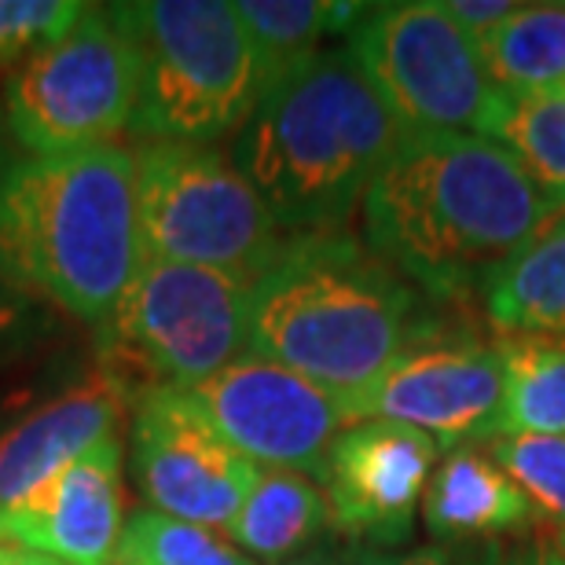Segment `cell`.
<instances>
[{
    "label": "cell",
    "mask_w": 565,
    "mask_h": 565,
    "mask_svg": "<svg viewBox=\"0 0 565 565\" xmlns=\"http://www.w3.org/2000/svg\"><path fill=\"white\" fill-rule=\"evenodd\" d=\"M0 565H55L41 555H30V551H19V547H8L0 544Z\"/></svg>",
    "instance_id": "obj_30"
},
{
    "label": "cell",
    "mask_w": 565,
    "mask_h": 565,
    "mask_svg": "<svg viewBox=\"0 0 565 565\" xmlns=\"http://www.w3.org/2000/svg\"><path fill=\"white\" fill-rule=\"evenodd\" d=\"M437 451L412 426L367 419L342 429L320 478L331 522L360 547L397 551L415 529Z\"/></svg>",
    "instance_id": "obj_13"
},
{
    "label": "cell",
    "mask_w": 565,
    "mask_h": 565,
    "mask_svg": "<svg viewBox=\"0 0 565 565\" xmlns=\"http://www.w3.org/2000/svg\"><path fill=\"white\" fill-rule=\"evenodd\" d=\"M11 331H15V301H11L4 290H0V345L8 342Z\"/></svg>",
    "instance_id": "obj_31"
},
{
    "label": "cell",
    "mask_w": 565,
    "mask_h": 565,
    "mask_svg": "<svg viewBox=\"0 0 565 565\" xmlns=\"http://www.w3.org/2000/svg\"><path fill=\"white\" fill-rule=\"evenodd\" d=\"M492 323L522 338H565V213L484 287Z\"/></svg>",
    "instance_id": "obj_18"
},
{
    "label": "cell",
    "mask_w": 565,
    "mask_h": 565,
    "mask_svg": "<svg viewBox=\"0 0 565 565\" xmlns=\"http://www.w3.org/2000/svg\"><path fill=\"white\" fill-rule=\"evenodd\" d=\"M360 213L367 250L429 298H456L489 287L562 210L489 137L404 132Z\"/></svg>",
    "instance_id": "obj_1"
},
{
    "label": "cell",
    "mask_w": 565,
    "mask_h": 565,
    "mask_svg": "<svg viewBox=\"0 0 565 565\" xmlns=\"http://www.w3.org/2000/svg\"><path fill=\"white\" fill-rule=\"evenodd\" d=\"M4 423H8V412H4V408H0V429H4Z\"/></svg>",
    "instance_id": "obj_33"
},
{
    "label": "cell",
    "mask_w": 565,
    "mask_h": 565,
    "mask_svg": "<svg viewBox=\"0 0 565 565\" xmlns=\"http://www.w3.org/2000/svg\"><path fill=\"white\" fill-rule=\"evenodd\" d=\"M492 82L507 93H544L565 82V4H522L478 38Z\"/></svg>",
    "instance_id": "obj_19"
},
{
    "label": "cell",
    "mask_w": 565,
    "mask_h": 565,
    "mask_svg": "<svg viewBox=\"0 0 565 565\" xmlns=\"http://www.w3.org/2000/svg\"><path fill=\"white\" fill-rule=\"evenodd\" d=\"M503 437H565V345L518 338L503 345Z\"/></svg>",
    "instance_id": "obj_22"
},
{
    "label": "cell",
    "mask_w": 565,
    "mask_h": 565,
    "mask_svg": "<svg viewBox=\"0 0 565 565\" xmlns=\"http://www.w3.org/2000/svg\"><path fill=\"white\" fill-rule=\"evenodd\" d=\"M423 518L437 544H492L533 522V503L489 451L462 445L429 473Z\"/></svg>",
    "instance_id": "obj_16"
},
{
    "label": "cell",
    "mask_w": 565,
    "mask_h": 565,
    "mask_svg": "<svg viewBox=\"0 0 565 565\" xmlns=\"http://www.w3.org/2000/svg\"><path fill=\"white\" fill-rule=\"evenodd\" d=\"M188 393L254 467L265 462L268 470H298L316 481L338 434L356 426L338 393L257 353H243Z\"/></svg>",
    "instance_id": "obj_10"
},
{
    "label": "cell",
    "mask_w": 565,
    "mask_h": 565,
    "mask_svg": "<svg viewBox=\"0 0 565 565\" xmlns=\"http://www.w3.org/2000/svg\"><path fill=\"white\" fill-rule=\"evenodd\" d=\"M445 8L462 30L473 33V38H481V33L503 26L514 11H522V4H514V0H448Z\"/></svg>",
    "instance_id": "obj_27"
},
{
    "label": "cell",
    "mask_w": 565,
    "mask_h": 565,
    "mask_svg": "<svg viewBox=\"0 0 565 565\" xmlns=\"http://www.w3.org/2000/svg\"><path fill=\"white\" fill-rule=\"evenodd\" d=\"M143 265L137 154L118 143L0 177V273L104 327Z\"/></svg>",
    "instance_id": "obj_4"
},
{
    "label": "cell",
    "mask_w": 565,
    "mask_h": 565,
    "mask_svg": "<svg viewBox=\"0 0 565 565\" xmlns=\"http://www.w3.org/2000/svg\"><path fill=\"white\" fill-rule=\"evenodd\" d=\"M558 93H562V96H565V82H562V85H558Z\"/></svg>",
    "instance_id": "obj_35"
},
{
    "label": "cell",
    "mask_w": 565,
    "mask_h": 565,
    "mask_svg": "<svg viewBox=\"0 0 565 565\" xmlns=\"http://www.w3.org/2000/svg\"><path fill=\"white\" fill-rule=\"evenodd\" d=\"M507 555L495 544H429L415 551H379L349 544V565H503Z\"/></svg>",
    "instance_id": "obj_26"
},
{
    "label": "cell",
    "mask_w": 565,
    "mask_h": 565,
    "mask_svg": "<svg viewBox=\"0 0 565 565\" xmlns=\"http://www.w3.org/2000/svg\"><path fill=\"white\" fill-rule=\"evenodd\" d=\"M279 565H349V547L338 551V547H312L305 555L290 558V562H279Z\"/></svg>",
    "instance_id": "obj_29"
},
{
    "label": "cell",
    "mask_w": 565,
    "mask_h": 565,
    "mask_svg": "<svg viewBox=\"0 0 565 565\" xmlns=\"http://www.w3.org/2000/svg\"><path fill=\"white\" fill-rule=\"evenodd\" d=\"M121 529L118 437L99 440L26 500L0 511V544L55 565H115Z\"/></svg>",
    "instance_id": "obj_14"
},
{
    "label": "cell",
    "mask_w": 565,
    "mask_h": 565,
    "mask_svg": "<svg viewBox=\"0 0 565 565\" xmlns=\"http://www.w3.org/2000/svg\"><path fill=\"white\" fill-rule=\"evenodd\" d=\"M115 565H257L232 540L180 518L140 511L121 529Z\"/></svg>",
    "instance_id": "obj_23"
},
{
    "label": "cell",
    "mask_w": 565,
    "mask_h": 565,
    "mask_svg": "<svg viewBox=\"0 0 565 565\" xmlns=\"http://www.w3.org/2000/svg\"><path fill=\"white\" fill-rule=\"evenodd\" d=\"M558 551H562V555H565V533L558 536Z\"/></svg>",
    "instance_id": "obj_34"
},
{
    "label": "cell",
    "mask_w": 565,
    "mask_h": 565,
    "mask_svg": "<svg viewBox=\"0 0 565 565\" xmlns=\"http://www.w3.org/2000/svg\"><path fill=\"white\" fill-rule=\"evenodd\" d=\"M503 565H565V555L558 547L551 544H540V540H533V544L518 547L511 558H507Z\"/></svg>",
    "instance_id": "obj_28"
},
{
    "label": "cell",
    "mask_w": 565,
    "mask_h": 565,
    "mask_svg": "<svg viewBox=\"0 0 565 565\" xmlns=\"http://www.w3.org/2000/svg\"><path fill=\"white\" fill-rule=\"evenodd\" d=\"M415 342L419 290L349 232L290 235L254 282L250 353L298 371L345 404Z\"/></svg>",
    "instance_id": "obj_3"
},
{
    "label": "cell",
    "mask_w": 565,
    "mask_h": 565,
    "mask_svg": "<svg viewBox=\"0 0 565 565\" xmlns=\"http://www.w3.org/2000/svg\"><path fill=\"white\" fill-rule=\"evenodd\" d=\"M140 55L115 4L88 8L11 74L4 121L33 158L107 147L132 126Z\"/></svg>",
    "instance_id": "obj_8"
},
{
    "label": "cell",
    "mask_w": 565,
    "mask_h": 565,
    "mask_svg": "<svg viewBox=\"0 0 565 565\" xmlns=\"http://www.w3.org/2000/svg\"><path fill=\"white\" fill-rule=\"evenodd\" d=\"M404 137L353 52H320L262 93L232 158L287 235L345 232Z\"/></svg>",
    "instance_id": "obj_2"
},
{
    "label": "cell",
    "mask_w": 565,
    "mask_h": 565,
    "mask_svg": "<svg viewBox=\"0 0 565 565\" xmlns=\"http://www.w3.org/2000/svg\"><path fill=\"white\" fill-rule=\"evenodd\" d=\"M327 522H331V511H327V495L316 478L265 467L257 470L250 495L224 533L246 558L279 565L312 551Z\"/></svg>",
    "instance_id": "obj_17"
},
{
    "label": "cell",
    "mask_w": 565,
    "mask_h": 565,
    "mask_svg": "<svg viewBox=\"0 0 565 565\" xmlns=\"http://www.w3.org/2000/svg\"><path fill=\"white\" fill-rule=\"evenodd\" d=\"M11 166H15V162H11L8 140H4V132H0V177H4V173H8V169H11Z\"/></svg>",
    "instance_id": "obj_32"
},
{
    "label": "cell",
    "mask_w": 565,
    "mask_h": 565,
    "mask_svg": "<svg viewBox=\"0 0 565 565\" xmlns=\"http://www.w3.org/2000/svg\"><path fill=\"white\" fill-rule=\"evenodd\" d=\"M137 401L118 375L99 364L55 397L33 404L22 419L0 429V511L82 459L99 440L115 437L126 404Z\"/></svg>",
    "instance_id": "obj_15"
},
{
    "label": "cell",
    "mask_w": 565,
    "mask_h": 565,
    "mask_svg": "<svg viewBox=\"0 0 565 565\" xmlns=\"http://www.w3.org/2000/svg\"><path fill=\"white\" fill-rule=\"evenodd\" d=\"M115 15L140 55V137L210 147L250 121L265 82L235 4L147 0L115 4Z\"/></svg>",
    "instance_id": "obj_5"
},
{
    "label": "cell",
    "mask_w": 565,
    "mask_h": 565,
    "mask_svg": "<svg viewBox=\"0 0 565 565\" xmlns=\"http://www.w3.org/2000/svg\"><path fill=\"white\" fill-rule=\"evenodd\" d=\"M257 470L243 459L188 390L158 386L137 401L132 473L158 514L202 529H228Z\"/></svg>",
    "instance_id": "obj_11"
},
{
    "label": "cell",
    "mask_w": 565,
    "mask_h": 565,
    "mask_svg": "<svg viewBox=\"0 0 565 565\" xmlns=\"http://www.w3.org/2000/svg\"><path fill=\"white\" fill-rule=\"evenodd\" d=\"M254 282L232 273L143 257L137 279L99 327L104 367L129 386L191 390L250 353Z\"/></svg>",
    "instance_id": "obj_6"
},
{
    "label": "cell",
    "mask_w": 565,
    "mask_h": 565,
    "mask_svg": "<svg viewBox=\"0 0 565 565\" xmlns=\"http://www.w3.org/2000/svg\"><path fill=\"white\" fill-rule=\"evenodd\" d=\"M503 349L419 338L349 404L356 423L382 419L434 437L437 448L503 437Z\"/></svg>",
    "instance_id": "obj_12"
},
{
    "label": "cell",
    "mask_w": 565,
    "mask_h": 565,
    "mask_svg": "<svg viewBox=\"0 0 565 565\" xmlns=\"http://www.w3.org/2000/svg\"><path fill=\"white\" fill-rule=\"evenodd\" d=\"M235 11L250 33L262 82L268 88L320 55L323 33L349 22L360 8L327 4V0H239Z\"/></svg>",
    "instance_id": "obj_21"
},
{
    "label": "cell",
    "mask_w": 565,
    "mask_h": 565,
    "mask_svg": "<svg viewBox=\"0 0 565 565\" xmlns=\"http://www.w3.org/2000/svg\"><path fill=\"white\" fill-rule=\"evenodd\" d=\"M481 137L507 147L533 177V184L565 210V96L558 88H544V93L500 88Z\"/></svg>",
    "instance_id": "obj_20"
},
{
    "label": "cell",
    "mask_w": 565,
    "mask_h": 565,
    "mask_svg": "<svg viewBox=\"0 0 565 565\" xmlns=\"http://www.w3.org/2000/svg\"><path fill=\"white\" fill-rule=\"evenodd\" d=\"M353 60L404 132H484L500 85L445 0L379 4L353 33Z\"/></svg>",
    "instance_id": "obj_9"
},
{
    "label": "cell",
    "mask_w": 565,
    "mask_h": 565,
    "mask_svg": "<svg viewBox=\"0 0 565 565\" xmlns=\"http://www.w3.org/2000/svg\"><path fill=\"white\" fill-rule=\"evenodd\" d=\"M82 11L77 0H0V71L15 60L26 63L41 44L71 30Z\"/></svg>",
    "instance_id": "obj_25"
},
{
    "label": "cell",
    "mask_w": 565,
    "mask_h": 565,
    "mask_svg": "<svg viewBox=\"0 0 565 565\" xmlns=\"http://www.w3.org/2000/svg\"><path fill=\"white\" fill-rule=\"evenodd\" d=\"M132 154L143 257L257 282L287 246L273 210L217 147L151 140Z\"/></svg>",
    "instance_id": "obj_7"
},
{
    "label": "cell",
    "mask_w": 565,
    "mask_h": 565,
    "mask_svg": "<svg viewBox=\"0 0 565 565\" xmlns=\"http://www.w3.org/2000/svg\"><path fill=\"white\" fill-rule=\"evenodd\" d=\"M489 456L525 492L533 511L544 514L562 536L565 533V437H536V434L495 437Z\"/></svg>",
    "instance_id": "obj_24"
}]
</instances>
